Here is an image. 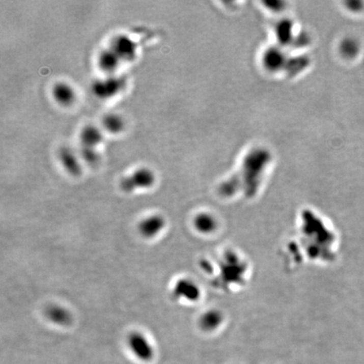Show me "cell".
Listing matches in <instances>:
<instances>
[{"mask_svg": "<svg viewBox=\"0 0 364 364\" xmlns=\"http://www.w3.org/2000/svg\"><path fill=\"white\" fill-rule=\"evenodd\" d=\"M155 182L154 172L149 168H139L133 171L129 176L122 179L120 187L126 193H132L138 189L151 187Z\"/></svg>", "mask_w": 364, "mask_h": 364, "instance_id": "obj_1", "label": "cell"}, {"mask_svg": "<svg viewBox=\"0 0 364 364\" xmlns=\"http://www.w3.org/2000/svg\"><path fill=\"white\" fill-rule=\"evenodd\" d=\"M127 345L132 354L140 361L150 362L154 358V347L142 333H131L127 338Z\"/></svg>", "mask_w": 364, "mask_h": 364, "instance_id": "obj_2", "label": "cell"}, {"mask_svg": "<svg viewBox=\"0 0 364 364\" xmlns=\"http://www.w3.org/2000/svg\"><path fill=\"white\" fill-rule=\"evenodd\" d=\"M124 78L118 76L110 75L106 78H100L95 81L92 90L96 96L100 98L113 97L124 87Z\"/></svg>", "mask_w": 364, "mask_h": 364, "instance_id": "obj_3", "label": "cell"}, {"mask_svg": "<svg viewBox=\"0 0 364 364\" xmlns=\"http://www.w3.org/2000/svg\"><path fill=\"white\" fill-rule=\"evenodd\" d=\"M110 47L122 61L132 60L136 55V44L126 35H119L116 37L110 43Z\"/></svg>", "mask_w": 364, "mask_h": 364, "instance_id": "obj_4", "label": "cell"}, {"mask_svg": "<svg viewBox=\"0 0 364 364\" xmlns=\"http://www.w3.org/2000/svg\"><path fill=\"white\" fill-rule=\"evenodd\" d=\"M165 226V220L161 215H152L143 219L138 225V231L143 237L152 239L161 232Z\"/></svg>", "mask_w": 364, "mask_h": 364, "instance_id": "obj_5", "label": "cell"}, {"mask_svg": "<svg viewBox=\"0 0 364 364\" xmlns=\"http://www.w3.org/2000/svg\"><path fill=\"white\" fill-rule=\"evenodd\" d=\"M59 161L68 173L73 176H80L82 167L75 153L69 147H62L58 153Z\"/></svg>", "mask_w": 364, "mask_h": 364, "instance_id": "obj_6", "label": "cell"}, {"mask_svg": "<svg viewBox=\"0 0 364 364\" xmlns=\"http://www.w3.org/2000/svg\"><path fill=\"white\" fill-rule=\"evenodd\" d=\"M51 96L59 105L69 106L75 100L76 93L74 89L66 82H58L51 90Z\"/></svg>", "mask_w": 364, "mask_h": 364, "instance_id": "obj_7", "label": "cell"}, {"mask_svg": "<svg viewBox=\"0 0 364 364\" xmlns=\"http://www.w3.org/2000/svg\"><path fill=\"white\" fill-rule=\"evenodd\" d=\"M173 297L176 299L180 298H185L187 300H197L199 295L198 287L195 284L190 280L186 279H181L176 283L174 287Z\"/></svg>", "mask_w": 364, "mask_h": 364, "instance_id": "obj_8", "label": "cell"}, {"mask_svg": "<svg viewBox=\"0 0 364 364\" xmlns=\"http://www.w3.org/2000/svg\"><path fill=\"white\" fill-rule=\"evenodd\" d=\"M81 146L89 147L96 149L98 145H100L103 140V133L101 129L94 125H87L81 130L80 135Z\"/></svg>", "mask_w": 364, "mask_h": 364, "instance_id": "obj_9", "label": "cell"}, {"mask_svg": "<svg viewBox=\"0 0 364 364\" xmlns=\"http://www.w3.org/2000/svg\"><path fill=\"white\" fill-rule=\"evenodd\" d=\"M45 313L47 319L56 325L66 326L70 325L73 321L71 313L63 306H48Z\"/></svg>", "mask_w": 364, "mask_h": 364, "instance_id": "obj_10", "label": "cell"}, {"mask_svg": "<svg viewBox=\"0 0 364 364\" xmlns=\"http://www.w3.org/2000/svg\"><path fill=\"white\" fill-rule=\"evenodd\" d=\"M121 62L122 60L110 47L100 51L98 56V65L100 69L107 73H111L115 71Z\"/></svg>", "mask_w": 364, "mask_h": 364, "instance_id": "obj_11", "label": "cell"}, {"mask_svg": "<svg viewBox=\"0 0 364 364\" xmlns=\"http://www.w3.org/2000/svg\"><path fill=\"white\" fill-rule=\"evenodd\" d=\"M103 127L110 133H119L124 129L125 122L122 116L117 113H109L103 118Z\"/></svg>", "mask_w": 364, "mask_h": 364, "instance_id": "obj_12", "label": "cell"}, {"mask_svg": "<svg viewBox=\"0 0 364 364\" xmlns=\"http://www.w3.org/2000/svg\"><path fill=\"white\" fill-rule=\"evenodd\" d=\"M80 155L89 164H95L99 160V154L96 149L94 148L81 146Z\"/></svg>", "mask_w": 364, "mask_h": 364, "instance_id": "obj_13", "label": "cell"}]
</instances>
